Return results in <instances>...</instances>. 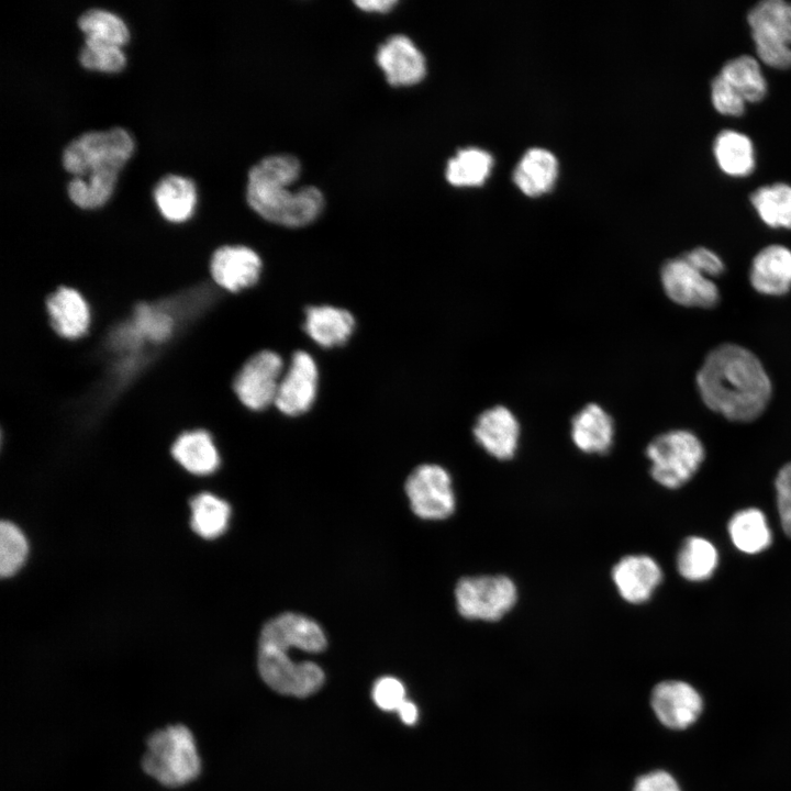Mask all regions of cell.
Listing matches in <instances>:
<instances>
[{
  "label": "cell",
  "instance_id": "1",
  "mask_svg": "<svg viewBox=\"0 0 791 791\" xmlns=\"http://www.w3.org/2000/svg\"><path fill=\"white\" fill-rule=\"evenodd\" d=\"M695 383L703 403L733 422L759 417L772 394L770 377L759 358L731 343L718 345L705 356Z\"/></svg>",
  "mask_w": 791,
  "mask_h": 791
},
{
  "label": "cell",
  "instance_id": "2",
  "mask_svg": "<svg viewBox=\"0 0 791 791\" xmlns=\"http://www.w3.org/2000/svg\"><path fill=\"white\" fill-rule=\"evenodd\" d=\"M325 647L326 637L316 622L301 614L282 613L261 630L257 653L260 677L280 694L311 695L324 682L323 670L313 661H294L289 653L292 648L319 653Z\"/></svg>",
  "mask_w": 791,
  "mask_h": 791
},
{
  "label": "cell",
  "instance_id": "3",
  "mask_svg": "<svg viewBox=\"0 0 791 791\" xmlns=\"http://www.w3.org/2000/svg\"><path fill=\"white\" fill-rule=\"evenodd\" d=\"M300 161L289 154L271 155L254 165L247 177L250 208L272 223L299 227L322 212L324 197L314 186L289 189L300 175Z\"/></svg>",
  "mask_w": 791,
  "mask_h": 791
},
{
  "label": "cell",
  "instance_id": "4",
  "mask_svg": "<svg viewBox=\"0 0 791 791\" xmlns=\"http://www.w3.org/2000/svg\"><path fill=\"white\" fill-rule=\"evenodd\" d=\"M133 147L132 136L121 126L88 131L65 146L62 161L74 176L115 183L118 171L130 157Z\"/></svg>",
  "mask_w": 791,
  "mask_h": 791
},
{
  "label": "cell",
  "instance_id": "5",
  "mask_svg": "<svg viewBox=\"0 0 791 791\" xmlns=\"http://www.w3.org/2000/svg\"><path fill=\"white\" fill-rule=\"evenodd\" d=\"M144 771L166 787H180L201 770L194 737L185 725H170L153 733L142 759Z\"/></svg>",
  "mask_w": 791,
  "mask_h": 791
},
{
  "label": "cell",
  "instance_id": "6",
  "mask_svg": "<svg viewBox=\"0 0 791 791\" xmlns=\"http://www.w3.org/2000/svg\"><path fill=\"white\" fill-rule=\"evenodd\" d=\"M650 475L660 486L678 489L697 474L705 458L700 438L688 430L659 434L646 447Z\"/></svg>",
  "mask_w": 791,
  "mask_h": 791
},
{
  "label": "cell",
  "instance_id": "7",
  "mask_svg": "<svg viewBox=\"0 0 791 791\" xmlns=\"http://www.w3.org/2000/svg\"><path fill=\"white\" fill-rule=\"evenodd\" d=\"M455 599L465 619L494 622L514 606L517 589L512 579L502 575L465 577L456 584Z\"/></svg>",
  "mask_w": 791,
  "mask_h": 791
},
{
  "label": "cell",
  "instance_id": "8",
  "mask_svg": "<svg viewBox=\"0 0 791 791\" xmlns=\"http://www.w3.org/2000/svg\"><path fill=\"white\" fill-rule=\"evenodd\" d=\"M405 492L415 515L443 520L455 511V494L446 469L438 465L417 466L408 477Z\"/></svg>",
  "mask_w": 791,
  "mask_h": 791
},
{
  "label": "cell",
  "instance_id": "9",
  "mask_svg": "<svg viewBox=\"0 0 791 791\" xmlns=\"http://www.w3.org/2000/svg\"><path fill=\"white\" fill-rule=\"evenodd\" d=\"M282 375V358L276 352L260 350L241 367L233 390L246 408L260 411L275 403Z\"/></svg>",
  "mask_w": 791,
  "mask_h": 791
},
{
  "label": "cell",
  "instance_id": "10",
  "mask_svg": "<svg viewBox=\"0 0 791 791\" xmlns=\"http://www.w3.org/2000/svg\"><path fill=\"white\" fill-rule=\"evenodd\" d=\"M660 281L666 296L681 307L711 309L720 301L713 279L694 268L683 255L664 263Z\"/></svg>",
  "mask_w": 791,
  "mask_h": 791
},
{
  "label": "cell",
  "instance_id": "11",
  "mask_svg": "<svg viewBox=\"0 0 791 791\" xmlns=\"http://www.w3.org/2000/svg\"><path fill=\"white\" fill-rule=\"evenodd\" d=\"M650 705L664 726L680 731L690 727L700 717L703 699L688 682L665 680L654 687Z\"/></svg>",
  "mask_w": 791,
  "mask_h": 791
},
{
  "label": "cell",
  "instance_id": "12",
  "mask_svg": "<svg viewBox=\"0 0 791 791\" xmlns=\"http://www.w3.org/2000/svg\"><path fill=\"white\" fill-rule=\"evenodd\" d=\"M317 378L312 356L303 350L296 352L281 377L274 404L290 416L307 412L315 400Z\"/></svg>",
  "mask_w": 791,
  "mask_h": 791
},
{
  "label": "cell",
  "instance_id": "13",
  "mask_svg": "<svg viewBox=\"0 0 791 791\" xmlns=\"http://www.w3.org/2000/svg\"><path fill=\"white\" fill-rule=\"evenodd\" d=\"M261 271L258 254L244 245H223L210 260V274L222 289L238 292L256 283Z\"/></svg>",
  "mask_w": 791,
  "mask_h": 791
},
{
  "label": "cell",
  "instance_id": "14",
  "mask_svg": "<svg viewBox=\"0 0 791 791\" xmlns=\"http://www.w3.org/2000/svg\"><path fill=\"white\" fill-rule=\"evenodd\" d=\"M376 62L392 86L414 85L421 81L426 73L423 53L403 34H394L380 44Z\"/></svg>",
  "mask_w": 791,
  "mask_h": 791
},
{
  "label": "cell",
  "instance_id": "15",
  "mask_svg": "<svg viewBox=\"0 0 791 791\" xmlns=\"http://www.w3.org/2000/svg\"><path fill=\"white\" fill-rule=\"evenodd\" d=\"M476 442L492 457L506 460L515 455L520 439V423L504 405L484 410L476 420Z\"/></svg>",
  "mask_w": 791,
  "mask_h": 791
},
{
  "label": "cell",
  "instance_id": "16",
  "mask_svg": "<svg viewBox=\"0 0 791 791\" xmlns=\"http://www.w3.org/2000/svg\"><path fill=\"white\" fill-rule=\"evenodd\" d=\"M612 580L622 599L640 604L647 602L660 584L662 570L648 555H627L614 565Z\"/></svg>",
  "mask_w": 791,
  "mask_h": 791
},
{
  "label": "cell",
  "instance_id": "17",
  "mask_svg": "<svg viewBox=\"0 0 791 791\" xmlns=\"http://www.w3.org/2000/svg\"><path fill=\"white\" fill-rule=\"evenodd\" d=\"M53 331L66 339H78L89 330L91 313L85 297L75 288L59 286L45 301Z\"/></svg>",
  "mask_w": 791,
  "mask_h": 791
},
{
  "label": "cell",
  "instance_id": "18",
  "mask_svg": "<svg viewBox=\"0 0 791 791\" xmlns=\"http://www.w3.org/2000/svg\"><path fill=\"white\" fill-rule=\"evenodd\" d=\"M749 282L755 291L781 297L791 290V249L782 244L762 247L753 258Z\"/></svg>",
  "mask_w": 791,
  "mask_h": 791
},
{
  "label": "cell",
  "instance_id": "19",
  "mask_svg": "<svg viewBox=\"0 0 791 791\" xmlns=\"http://www.w3.org/2000/svg\"><path fill=\"white\" fill-rule=\"evenodd\" d=\"M614 422L599 404L589 403L571 420V439L586 454H605L614 439Z\"/></svg>",
  "mask_w": 791,
  "mask_h": 791
},
{
  "label": "cell",
  "instance_id": "20",
  "mask_svg": "<svg viewBox=\"0 0 791 791\" xmlns=\"http://www.w3.org/2000/svg\"><path fill=\"white\" fill-rule=\"evenodd\" d=\"M712 152L717 167L726 176L748 177L756 168L754 142L740 131L721 130L713 140Z\"/></svg>",
  "mask_w": 791,
  "mask_h": 791
},
{
  "label": "cell",
  "instance_id": "21",
  "mask_svg": "<svg viewBox=\"0 0 791 791\" xmlns=\"http://www.w3.org/2000/svg\"><path fill=\"white\" fill-rule=\"evenodd\" d=\"M303 326L316 344L322 347H334L349 338L355 327V320L345 309L314 305L307 309Z\"/></svg>",
  "mask_w": 791,
  "mask_h": 791
},
{
  "label": "cell",
  "instance_id": "22",
  "mask_svg": "<svg viewBox=\"0 0 791 791\" xmlns=\"http://www.w3.org/2000/svg\"><path fill=\"white\" fill-rule=\"evenodd\" d=\"M170 452L177 463L194 475L212 474L220 465L218 449L205 430L181 433L171 445Z\"/></svg>",
  "mask_w": 791,
  "mask_h": 791
},
{
  "label": "cell",
  "instance_id": "23",
  "mask_svg": "<svg viewBox=\"0 0 791 791\" xmlns=\"http://www.w3.org/2000/svg\"><path fill=\"white\" fill-rule=\"evenodd\" d=\"M557 171V158L550 151L532 147L515 166L513 180L524 193L537 196L553 187Z\"/></svg>",
  "mask_w": 791,
  "mask_h": 791
},
{
  "label": "cell",
  "instance_id": "24",
  "mask_svg": "<svg viewBox=\"0 0 791 791\" xmlns=\"http://www.w3.org/2000/svg\"><path fill=\"white\" fill-rule=\"evenodd\" d=\"M727 531L733 545L744 554H759L772 543L768 520L757 508H746L734 513Z\"/></svg>",
  "mask_w": 791,
  "mask_h": 791
},
{
  "label": "cell",
  "instance_id": "25",
  "mask_svg": "<svg viewBox=\"0 0 791 791\" xmlns=\"http://www.w3.org/2000/svg\"><path fill=\"white\" fill-rule=\"evenodd\" d=\"M154 200L161 215L172 222L187 220L196 204V187L185 176L168 174L163 176L154 187Z\"/></svg>",
  "mask_w": 791,
  "mask_h": 791
},
{
  "label": "cell",
  "instance_id": "26",
  "mask_svg": "<svg viewBox=\"0 0 791 791\" xmlns=\"http://www.w3.org/2000/svg\"><path fill=\"white\" fill-rule=\"evenodd\" d=\"M746 100L747 103L762 101L768 92V82L757 57L743 54L728 59L718 73Z\"/></svg>",
  "mask_w": 791,
  "mask_h": 791
},
{
  "label": "cell",
  "instance_id": "27",
  "mask_svg": "<svg viewBox=\"0 0 791 791\" xmlns=\"http://www.w3.org/2000/svg\"><path fill=\"white\" fill-rule=\"evenodd\" d=\"M749 201L760 221L771 229L791 230V185L778 181L754 190Z\"/></svg>",
  "mask_w": 791,
  "mask_h": 791
},
{
  "label": "cell",
  "instance_id": "28",
  "mask_svg": "<svg viewBox=\"0 0 791 791\" xmlns=\"http://www.w3.org/2000/svg\"><path fill=\"white\" fill-rule=\"evenodd\" d=\"M718 566L714 544L701 536L687 537L677 555V568L682 578L693 582L710 579Z\"/></svg>",
  "mask_w": 791,
  "mask_h": 791
},
{
  "label": "cell",
  "instance_id": "29",
  "mask_svg": "<svg viewBox=\"0 0 791 791\" xmlns=\"http://www.w3.org/2000/svg\"><path fill=\"white\" fill-rule=\"evenodd\" d=\"M192 530L203 538L212 539L227 528L230 505L211 493H199L190 500Z\"/></svg>",
  "mask_w": 791,
  "mask_h": 791
},
{
  "label": "cell",
  "instance_id": "30",
  "mask_svg": "<svg viewBox=\"0 0 791 791\" xmlns=\"http://www.w3.org/2000/svg\"><path fill=\"white\" fill-rule=\"evenodd\" d=\"M493 158L484 149L466 147L453 156L446 167V178L455 186H474L488 177Z\"/></svg>",
  "mask_w": 791,
  "mask_h": 791
},
{
  "label": "cell",
  "instance_id": "31",
  "mask_svg": "<svg viewBox=\"0 0 791 791\" xmlns=\"http://www.w3.org/2000/svg\"><path fill=\"white\" fill-rule=\"evenodd\" d=\"M130 322L144 341L152 343H165L176 326L174 314L164 303H138Z\"/></svg>",
  "mask_w": 791,
  "mask_h": 791
},
{
  "label": "cell",
  "instance_id": "32",
  "mask_svg": "<svg viewBox=\"0 0 791 791\" xmlns=\"http://www.w3.org/2000/svg\"><path fill=\"white\" fill-rule=\"evenodd\" d=\"M77 22L87 38L121 46L130 37L125 22L118 14L105 9H88L79 15Z\"/></svg>",
  "mask_w": 791,
  "mask_h": 791
},
{
  "label": "cell",
  "instance_id": "33",
  "mask_svg": "<svg viewBox=\"0 0 791 791\" xmlns=\"http://www.w3.org/2000/svg\"><path fill=\"white\" fill-rule=\"evenodd\" d=\"M747 23L770 30L791 46V1H759L749 9Z\"/></svg>",
  "mask_w": 791,
  "mask_h": 791
},
{
  "label": "cell",
  "instance_id": "34",
  "mask_svg": "<svg viewBox=\"0 0 791 791\" xmlns=\"http://www.w3.org/2000/svg\"><path fill=\"white\" fill-rule=\"evenodd\" d=\"M758 60L773 69L791 68V46L770 30L749 26Z\"/></svg>",
  "mask_w": 791,
  "mask_h": 791
},
{
  "label": "cell",
  "instance_id": "35",
  "mask_svg": "<svg viewBox=\"0 0 791 791\" xmlns=\"http://www.w3.org/2000/svg\"><path fill=\"white\" fill-rule=\"evenodd\" d=\"M27 555V542L23 533L11 522L0 525V573L2 577L14 575L24 564Z\"/></svg>",
  "mask_w": 791,
  "mask_h": 791
},
{
  "label": "cell",
  "instance_id": "36",
  "mask_svg": "<svg viewBox=\"0 0 791 791\" xmlns=\"http://www.w3.org/2000/svg\"><path fill=\"white\" fill-rule=\"evenodd\" d=\"M79 62L86 68L118 71L125 65L126 57L120 45L85 37Z\"/></svg>",
  "mask_w": 791,
  "mask_h": 791
},
{
  "label": "cell",
  "instance_id": "37",
  "mask_svg": "<svg viewBox=\"0 0 791 791\" xmlns=\"http://www.w3.org/2000/svg\"><path fill=\"white\" fill-rule=\"evenodd\" d=\"M710 98L715 111L722 115L738 118L746 111V100L720 74L711 80Z\"/></svg>",
  "mask_w": 791,
  "mask_h": 791
},
{
  "label": "cell",
  "instance_id": "38",
  "mask_svg": "<svg viewBox=\"0 0 791 791\" xmlns=\"http://www.w3.org/2000/svg\"><path fill=\"white\" fill-rule=\"evenodd\" d=\"M371 693L376 705L383 711H397L406 700L403 683L393 677L378 679Z\"/></svg>",
  "mask_w": 791,
  "mask_h": 791
},
{
  "label": "cell",
  "instance_id": "39",
  "mask_svg": "<svg viewBox=\"0 0 791 791\" xmlns=\"http://www.w3.org/2000/svg\"><path fill=\"white\" fill-rule=\"evenodd\" d=\"M775 489L781 526L784 533L791 537V461L778 471Z\"/></svg>",
  "mask_w": 791,
  "mask_h": 791
},
{
  "label": "cell",
  "instance_id": "40",
  "mask_svg": "<svg viewBox=\"0 0 791 791\" xmlns=\"http://www.w3.org/2000/svg\"><path fill=\"white\" fill-rule=\"evenodd\" d=\"M683 257L700 272L713 279L725 270L722 258L712 249L698 246L683 254Z\"/></svg>",
  "mask_w": 791,
  "mask_h": 791
},
{
  "label": "cell",
  "instance_id": "41",
  "mask_svg": "<svg viewBox=\"0 0 791 791\" xmlns=\"http://www.w3.org/2000/svg\"><path fill=\"white\" fill-rule=\"evenodd\" d=\"M632 791H681V788L670 772L657 769L640 775Z\"/></svg>",
  "mask_w": 791,
  "mask_h": 791
},
{
  "label": "cell",
  "instance_id": "42",
  "mask_svg": "<svg viewBox=\"0 0 791 791\" xmlns=\"http://www.w3.org/2000/svg\"><path fill=\"white\" fill-rule=\"evenodd\" d=\"M397 0H357L355 4L365 11L387 12L397 4Z\"/></svg>",
  "mask_w": 791,
  "mask_h": 791
},
{
  "label": "cell",
  "instance_id": "43",
  "mask_svg": "<svg viewBox=\"0 0 791 791\" xmlns=\"http://www.w3.org/2000/svg\"><path fill=\"white\" fill-rule=\"evenodd\" d=\"M397 712H398L401 721H402L404 724L413 725V724H415V722L417 721V716H419L417 708H416V705H415L413 702H411V701H409V700H405V701L399 706V709L397 710Z\"/></svg>",
  "mask_w": 791,
  "mask_h": 791
}]
</instances>
